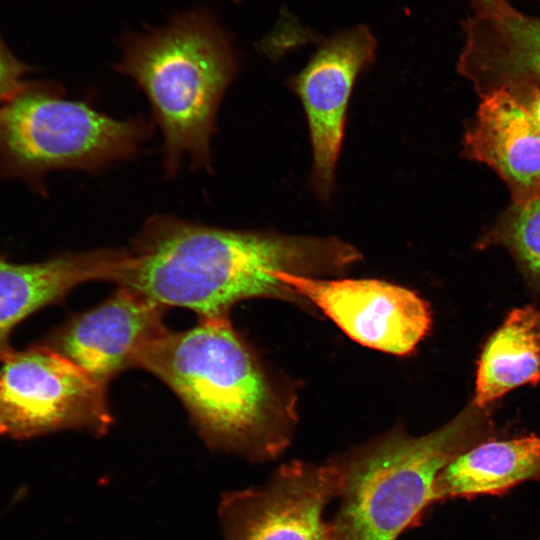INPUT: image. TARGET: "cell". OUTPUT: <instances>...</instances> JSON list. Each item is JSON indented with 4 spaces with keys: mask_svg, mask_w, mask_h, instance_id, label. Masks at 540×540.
I'll return each instance as SVG.
<instances>
[{
    "mask_svg": "<svg viewBox=\"0 0 540 540\" xmlns=\"http://www.w3.org/2000/svg\"><path fill=\"white\" fill-rule=\"evenodd\" d=\"M31 68L19 60L0 36V105L9 100L26 82Z\"/></svg>",
    "mask_w": 540,
    "mask_h": 540,
    "instance_id": "cell-17",
    "label": "cell"
},
{
    "mask_svg": "<svg viewBox=\"0 0 540 540\" xmlns=\"http://www.w3.org/2000/svg\"><path fill=\"white\" fill-rule=\"evenodd\" d=\"M540 382V309H513L478 361L474 404L484 408L507 392Z\"/></svg>",
    "mask_w": 540,
    "mask_h": 540,
    "instance_id": "cell-15",
    "label": "cell"
},
{
    "mask_svg": "<svg viewBox=\"0 0 540 540\" xmlns=\"http://www.w3.org/2000/svg\"><path fill=\"white\" fill-rule=\"evenodd\" d=\"M0 367V436L30 439L112 424L106 385L43 342L10 350Z\"/></svg>",
    "mask_w": 540,
    "mask_h": 540,
    "instance_id": "cell-6",
    "label": "cell"
},
{
    "mask_svg": "<svg viewBox=\"0 0 540 540\" xmlns=\"http://www.w3.org/2000/svg\"><path fill=\"white\" fill-rule=\"evenodd\" d=\"M280 282L322 310L356 342L394 355L413 351L431 325L415 292L374 279L327 280L278 272Z\"/></svg>",
    "mask_w": 540,
    "mask_h": 540,
    "instance_id": "cell-8",
    "label": "cell"
},
{
    "mask_svg": "<svg viewBox=\"0 0 540 540\" xmlns=\"http://www.w3.org/2000/svg\"><path fill=\"white\" fill-rule=\"evenodd\" d=\"M116 71L145 93L163 139V168L175 176L185 158L212 172V138L221 100L236 76L227 37L202 13L123 43Z\"/></svg>",
    "mask_w": 540,
    "mask_h": 540,
    "instance_id": "cell-4",
    "label": "cell"
},
{
    "mask_svg": "<svg viewBox=\"0 0 540 540\" xmlns=\"http://www.w3.org/2000/svg\"><path fill=\"white\" fill-rule=\"evenodd\" d=\"M52 82H25L0 105V176L44 194L55 170L99 172L134 157L152 132L141 116L115 119L63 97Z\"/></svg>",
    "mask_w": 540,
    "mask_h": 540,
    "instance_id": "cell-5",
    "label": "cell"
},
{
    "mask_svg": "<svg viewBox=\"0 0 540 540\" xmlns=\"http://www.w3.org/2000/svg\"><path fill=\"white\" fill-rule=\"evenodd\" d=\"M462 27L465 43L458 69L483 88L501 73L540 58V17L512 5L474 12Z\"/></svg>",
    "mask_w": 540,
    "mask_h": 540,
    "instance_id": "cell-14",
    "label": "cell"
},
{
    "mask_svg": "<svg viewBox=\"0 0 540 540\" xmlns=\"http://www.w3.org/2000/svg\"><path fill=\"white\" fill-rule=\"evenodd\" d=\"M476 13L492 12L511 5L510 0H469ZM540 2V0H537Z\"/></svg>",
    "mask_w": 540,
    "mask_h": 540,
    "instance_id": "cell-20",
    "label": "cell"
},
{
    "mask_svg": "<svg viewBox=\"0 0 540 540\" xmlns=\"http://www.w3.org/2000/svg\"><path fill=\"white\" fill-rule=\"evenodd\" d=\"M538 540H540V537H539V539H538Z\"/></svg>",
    "mask_w": 540,
    "mask_h": 540,
    "instance_id": "cell-21",
    "label": "cell"
},
{
    "mask_svg": "<svg viewBox=\"0 0 540 540\" xmlns=\"http://www.w3.org/2000/svg\"><path fill=\"white\" fill-rule=\"evenodd\" d=\"M464 147L507 183L515 206L540 195V125L508 88L484 94Z\"/></svg>",
    "mask_w": 540,
    "mask_h": 540,
    "instance_id": "cell-11",
    "label": "cell"
},
{
    "mask_svg": "<svg viewBox=\"0 0 540 540\" xmlns=\"http://www.w3.org/2000/svg\"><path fill=\"white\" fill-rule=\"evenodd\" d=\"M235 1H238V0H235Z\"/></svg>",
    "mask_w": 540,
    "mask_h": 540,
    "instance_id": "cell-22",
    "label": "cell"
},
{
    "mask_svg": "<svg viewBox=\"0 0 540 540\" xmlns=\"http://www.w3.org/2000/svg\"><path fill=\"white\" fill-rule=\"evenodd\" d=\"M504 87L508 88L527 107L540 125V86L529 82H517L504 85Z\"/></svg>",
    "mask_w": 540,
    "mask_h": 540,
    "instance_id": "cell-19",
    "label": "cell"
},
{
    "mask_svg": "<svg viewBox=\"0 0 540 540\" xmlns=\"http://www.w3.org/2000/svg\"><path fill=\"white\" fill-rule=\"evenodd\" d=\"M332 464H282L261 486L225 493L218 516L224 540H332L325 510L336 499Z\"/></svg>",
    "mask_w": 540,
    "mask_h": 540,
    "instance_id": "cell-7",
    "label": "cell"
},
{
    "mask_svg": "<svg viewBox=\"0 0 540 540\" xmlns=\"http://www.w3.org/2000/svg\"><path fill=\"white\" fill-rule=\"evenodd\" d=\"M492 423L473 401L423 436L391 432L328 460L338 475L332 540H397L419 526L436 504L441 471L457 456L491 439Z\"/></svg>",
    "mask_w": 540,
    "mask_h": 540,
    "instance_id": "cell-3",
    "label": "cell"
},
{
    "mask_svg": "<svg viewBox=\"0 0 540 540\" xmlns=\"http://www.w3.org/2000/svg\"><path fill=\"white\" fill-rule=\"evenodd\" d=\"M498 240L514 252L525 270L540 280V195L513 207Z\"/></svg>",
    "mask_w": 540,
    "mask_h": 540,
    "instance_id": "cell-16",
    "label": "cell"
},
{
    "mask_svg": "<svg viewBox=\"0 0 540 540\" xmlns=\"http://www.w3.org/2000/svg\"><path fill=\"white\" fill-rule=\"evenodd\" d=\"M165 309L120 287L98 306L56 327L43 343L107 386L118 374L137 366L144 346L166 329Z\"/></svg>",
    "mask_w": 540,
    "mask_h": 540,
    "instance_id": "cell-10",
    "label": "cell"
},
{
    "mask_svg": "<svg viewBox=\"0 0 540 540\" xmlns=\"http://www.w3.org/2000/svg\"><path fill=\"white\" fill-rule=\"evenodd\" d=\"M529 481L540 482V436L488 439L452 460L439 474L437 502L503 495Z\"/></svg>",
    "mask_w": 540,
    "mask_h": 540,
    "instance_id": "cell-13",
    "label": "cell"
},
{
    "mask_svg": "<svg viewBox=\"0 0 540 540\" xmlns=\"http://www.w3.org/2000/svg\"><path fill=\"white\" fill-rule=\"evenodd\" d=\"M126 255L127 249L104 248L21 264L0 256V359L13 349L11 335L24 319L61 302L78 285L111 281Z\"/></svg>",
    "mask_w": 540,
    "mask_h": 540,
    "instance_id": "cell-12",
    "label": "cell"
},
{
    "mask_svg": "<svg viewBox=\"0 0 540 540\" xmlns=\"http://www.w3.org/2000/svg\"><path fill=\"white\" fill-rule=\"evenodd\" d=\"M517 82L540 83V58L527 61L501 73L487 84L486 89L491 90Z\"/></svg>",
    "mask_w": 540,
    "mask_h": 540,
    "instance_id": "cell-18",
    "label": "cell"
},
{
    "mask_svg": "<svg viewBox=\"0 0 540 540\" xmlns=\"http://www.w3.org/2000/svg\"><path fill=\"white\" fill-rule=\"evenodd\" d=\"M127 250L111 282L200 319L229 317L234 304L250 298L299 297L278 272H338L361 257L335 237L233 230L169 214L146 220Z\"/></svg>",
    "mask_w": 540,
    "mask_h": 540,
    "instance_id": "cell-1",
    "label": "cell"
},
{
    "mask_svg": "<svg viewBox=\"0 0 540 540\" xmlns=\"http://www.w3.org/2000/svg\"><path fill=\"white\" fill-rule=\"evenodd\" d=\"M137 366L177 395L211 449L264 462L289 445L291 412L229 317L166 328L144 346Z\"/></svg>",
    "mask_w": 540,
    "mask_h": 540,
    "instance_id": "cell-2",
    "label": "cell"
},
{
    "mask_svg": "<svg viewBox=\"0 0 540 540\" xmlns=\"http://www.w3.org/2000/svg\"><path fill=\"white\" fill-rule=\"evenodd\" d=\"M377 42L359 25L325 40L306 67L288 85L300 98L310 132L313 169L310 187L329 202L353 85L374 61Z\"/></svg>",
    "mask_w": 540,
    "mask_h": 540,
    "instance_id": "cell-9",
    "label": "cell"
}]
</instances>
